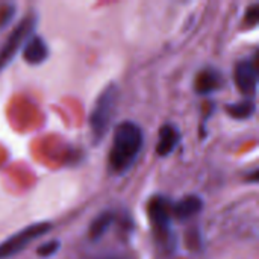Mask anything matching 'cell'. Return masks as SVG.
<instances>
[{
    "mask_svg": "<svg viewBox=\"0 0 259 259\" xmlns=\"http://www.w3.org/2000/svg\"><path fill=\"white\" fill-rule=\"evenodd\" d=\"M50 229H52V225L47 222L46 223H35V225L24 228L18 234L12 235L8 240L0 243V259L11 258V256L17 255L18 252L26 249L32 241H35L39 237L50 232Z\"/></svg>",
    "mask_w": 259,
    "mask_h": 259,
    "instance_id": "obj_3",
    "label": "cell"
},
{
    "mask_svg": "<svg viewBox=\"0 0 259 259\" xmlns=\"http://www.w3.org/2000/svg\"><path fill=\"white\" fill-rule=\"evenodd\" d=\"M118 88L115 83H109L97 97L96 105L90 114V129L94 144L100 143L111 129L112 120L117 112Z\"/></svg>",
    "mask_w": 259,
    "mask_h": 259,
    "instance_id": "obj_2",
    "label": "cell"
},
{
    "mask_svg": "<svg viewBox=\"0 0 259 259\" xmlns=\"http://www.w3.org/2000/svg\"><path fill=\"white\" fill-rule=\"evenodd\" d=\"M223 83H225V80H223V76L219 70L206 68L197 74L194 87H196V91L199 94L206 96V94H211V93L220 90L223 87Z\"/></svg>",
    "mask_w": 259,
    "mask_h": 259,
    "instance_id": "obj_8",
    "label": "cell"
},
{
    "mask_svg": "<svg viewBox=\"0 0 259 259\" xmlns=\"http://www.w3.org/2000/svg\"><path fill=\"white\" fill-rule=\"evenodd\" d=\"M235 82L246 97H253L258 85V67L253 61H241L235 67Z\"/></svg>",
    "mask_w": 259,
    "mask_h": 259,
    "instance_id": "obj_6",
    "label": "cell"
},
{
    "mask_svg": "<svg viewBox=\"0 0 259 259\" xmlns=\"http://www.w3.org/2000/svg\"><path fill=\"white\" fill-rule=\"evenodd\" d=\"M23 59L29 64V65H38L42 64L47 56H49V47L46 44V41L41 36H30L27 38V41L23 44Z\"/></svg>",
    "mask_w": 259,
    "mask_h": 259,
    "instance_id": "obj_7",
    "label": "cell"
},
{
    "mask_svg": "<svg viewBox=\"0 0 259 259\" xmlns=\"http://www.w3.org/2000/svg\"><path fill=\"white\" fill-rule=\"evenodd\" d=\"M179 141H181L179 131L171 124H164L159 129V140H158V144H156L158 156H162V158L168 156L171 152H175Z\"/></svg>",
    "mask_w": 259,
    "mask_h": 259,
    "instance_id": "obj_10",
    "label": "cell"
},
{
    "mask_svg": "<svg viewBox=\"0 0 259 259\" xmlns=\"http://www.w3.org/2000/svg\"><path fill=\"white\" fill-rule=\"evenodd\" d=\"M100 259H124L123 256H118V255H109V256H105V258Z\"/></svg>",
    "mask_w": 259,
    "mask_h": 259,
    "instance_id": "obj_15",
    "label": "cell"
},
{
    "mask_svg": "<svg viewBox=\"0 0 259 259\" xmlns=\"http://www.w3.org/2000/svg\"><path fill=\"white\" fill-rule=\"evenodd\" d=\"M33 27H35V18L27 15L23 21H20V24L8 36L6 42L0 49V71L12 61L17 50L24 44V39L29 38V35L32 33Z\"/></svg>",
    "mask_w": 259,
    "mask_h": 259,
    "instance_id": "obj_5",
    "label": "cell"
},
{
    "mask_svg": "<svg viewBox=\"0 0 259 259\" xmlns=\"http://www.w3.org/2000/svg\"><path fill=\"white\" fill-rule=\"evenodd\" d=\"M226 111L232 118L246 120V118H250L255 114V103L250 99H244V100H241L238 103L228 105Z\"/></svg>",
    "mask_w": 259,
    "mask_h": 259,
    "instance_id": "obj_12",
    "label": "cell"
},
{
    "mask_svg": "<svg viewBox=\"0 0 259 259\" xmlns=\"http://www.w3.org/2000/svg\"><path fill=\"white\" fill-rule=\"evenodd\" d=\"M147 214L156 237L162 243H167L171 231V203L162 196H155L149 202Z\"/></svg>",
    "mask_w": 259,
    "mask_h": 259,
    "instance_id": "obj_4",
    "label": "cell"
},
{
    "mask_svg": "<svg viewBox=\"0 0 259 259\" xmlns=\"http://www.w3.org/2000/svg\"><path fill=\"white\" fill-rule=\"evenodd\" d=\"M144 146V134L134 121H124L117 126L112 146L108 155V170L112 175L126 173L137 161Z\"/></svg>",
    "mask_w": 259,
    "mask_h": 259,
    "instance_id": "obj_1",
    "label": "cell"
},
{
    "mask_svg": "<svg viewBox=\"0 0 259 259\" xmlns=\"http://www.w3.org/2000/svg\"><path fill=\"white\" fill-rule=\"evenodd\" d=\"M202 208H203V202L200 197L187 196V197L181 199L179 202H176L175 205H171V214L178 220L184 222V220H188V219H193L194 215H197L202 211Z\"/></svg>",
    "mask_w": 259,
    "mask_h": 259,
    "instance_id": "obj_9",
    "label": "cell"
},
{
    "mask_svg": "<svg viewBox=\"0 0 259 259\" xmlns=\"http://www.w3.org/2000/svg\"><path fill=\"white\" fill-rule=\"evenodd\" d=\"M114 220H115V215H114L112 211H103L102 214H99L93 220V223L90 225V228H88V237H90V240L93 243L99 241L109 231V228L112 226Z\"/></svg>",
    "mask_w": 259,
    "mask_h": 259,
    "instance_id": "obj_11",
    "label": "cell"
},
{
    "mask_svg": "<svg viewBox=\"0 0 259 259\" xmlns=\"http://www.w3.org/2000/svg\"><path fill=\"white\" fill-rule=\"evenodd\" d=\"M58 250H59V241H49V243L42 244L41 247H38L36 253L42 258H47V256L55 255Z\"/></svg>",
    "mask_w": 259,
    "mask_h": 259,
    "instance_id": "obj_13",
    "label": "cell"
},
{
    "mask_svg": "<svg viewBox=\"0 0 259 259\" xmlns=\"http://www.w3.org/2000/svg\"><path fill=\"white\" fill-rule=\"evenodd\" d=\"M259 21V6L258 5H253L250 6L247 11H246V21L244 24H247L249 27H253L256 26Z\"/></svg>",
    "mask_w": 259,
    "mask_h": 259,
    "instance_id": "obj_14",
    "label": "cell"
}]
</instances>
